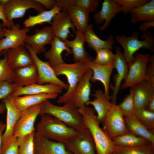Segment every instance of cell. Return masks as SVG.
Instances as JSON below:
<instances>
[{
    "label": "cell",
    "instance_id": "obj_1",
    "mask_svg": "<svg viewBox=\"0 0 154 154\" xmlns=\"http://www.w3.org/2000/svg\"><path fill=\"white\" fill-rule=\"evenodd\" d=\"M44 114L57 118L78 133L88 129L78 108L71 101L59 106L53 104L49 100H47L41 103L39 115Z\"/></svg>",
    "mask_w": 154,
    "mask_h": 154
},
{
    "label": "cell",
    "instance_id": "obj_2",
    "mask_svg": "<svg viewBox=\"0 0 154 154\" xmlns=\"http://www.w3.org/2000/svg\"><path fill=\"white\" fill-rule=\"evenodd\" d=\"M78 109L92 136L96 154H110L113 151L115 145L112 140L100 127L94 109L86 105Z\"/></svg>",
    "mask_w": 154,
    "mask_h": 154
},
{
    "label": "cell",
    "instance_id": "obj_3",
    "mask_svg": "<svg viewBox=\"0 0 154 154\" xmlns=\"http://www.w3.org/2000/svg\"><path fill=\"white\" fill-rule=\"evenodd\" d=\"M35 134L64 144L78 132L57 118L47 114L40 115Z\"/></svg>",
    "mask_w": 154,
    "mask_h": 154
},
{
    "label": "cell",
    "instance_id": "obj_4",
    "mask_svg": "<svg viewBox=\"0 0 154 154\" xmlns=\"http://www.w3.org/2000/svg\"><path fill=\"white\" fill-rule=\"evenodd\" d=\"M53 68L57 76L66 77L68 86L66 92L59 97L57 103L64 104L71 101L78 84L89 68L86 62H76L71 64L64 62Z\"/></svg>",
    "mask_w": 154,
    "mask_h": 154
},
{
    "label": "cell",
    "instance_id": "obj_5",
    "mask_svg": "<svg viewBox=\"0 0 154 154\" xmlns=\"http://www.w3.org/2000/svg\"><path fill=\"white\" fill-rule=\"evenodd\" d=\"M139 33L137 31H133L130 36H126L124 34L116 35L115 40L120 45L123 49V53L127 64L132 61L135 53L142 48L150 51H154V37L151 33L148 31L141 36L144 40L138 39Z\"/></svg>",
    "mask_w": 154,
    "mask_h": 154
},
{
    "label": "cell",
    "instance_id": "obj_6",
    "mask_svg": "<svg viewBox=\"0 0 154 154\" xmlns=\"http://www.w3.org/2000/svg\"><path fill=\"white\" fill-rule=\"evenodd\" d=\"M151 55L149 54H135L132 62L127 64L128 71L127 77L121 88L123 89L131 87L144 80H147L146 69Z\"/></svg>",
    "mask_w": 154,
    "mask_h": 154
},
{
    "label": "cell",
    "instance_id": "obj_7",
    "mask_svg": "<svg viewBox=\"0 0 154 154\" xmlns=\"http://www.w3.org/2000/svg\"><path fill=\"white\" fill-rule=\"evenodd\" d=\"M112 105L102 122L103 129L112 139L118 136L129 132L125 125L124 116L116 103Z\"/></svg>",
    "mask_w": 154,
    "mask_h": 154
},
{
    "label": "cell",
    "instance_id": "obj_8",
    "mask_svg": "<svg viewBox=\"0 0 154 154\" xmlns=\"http://www.w3.org/2000/svg\"><path fill=\"white\" fill-rule=\"evenodd\" d=\"M25 46L31 54L37 69L38 77L37 83L41 85L46 84H54L67 90L68 87V84L58 78L48 62L40 59L29 45L25 44Z\"/></svg>",
    "mask_w": 154,
    "mask_h": 154
},
{
    "label": "cell",
    "instance_id": "obj_9",
    "mask_svg": "<svg viewBox=\"0 0 154 154\" xmlns=\"http://www.w3.org/2000/svg\"><path fill=\"white\" fill-rule=\"evenodd\" d=\"M56 5L66 12L77 31L84 33L88 25L89 13L75 5L74 0H56Z\"/></svg>",
    "mask_w": 154,
    "mask_h": 154
},
{
    "label": "cell",
    "instance_id": "obj_10",
    "mask_svg": "<svg viewBox=\"0 0 154 154\" xmlns=\"http://www.w3.org/2000/svg\"><path fill=\"white\" fill-rule=\"evenodd\" d=\"M44 8L36 0H10L4 6L6 16L12 23H14V19L23 17L29 9H33L39 13L45 10Z\"/></svg>",
    "mask_w": 154,
    "mask_h": 154
},
{
    "label": "cell",
    "instance_id": "obj_11",
    "mask_svg": "<svg viewBox=\"0 0 154 154\" xmlns=\"http://www.w3.org/2000/svg\"><path fill=\"white\" fill-rule=\"evenodd\" d=\"M40 109L41 104L30 107L22 112L15 126L13 137H22L35 131L34 124L37 117L40 114Z\"/></svg>",
    "mask_w": 154,
    "mask_h": 154
},
{
    "label": "cell",
    "instance_id": "obj_12",
    "mask_svg": "<svg viewBox=\"0 0 154 154\" xmlns=\"http://www.w3.org/2000/svg\"><path fill=\"white\" fill-rule=\"evenodd\" d=\"M64 144L72 154H97L93 139L88 129L78 133Z\"/></svg>",
    "mask_w": 154,
    "mask_h": 154
},
{
    "label": "cell",
    "instance_id": "obj_13",
    "mask_svg": "<svg viewBox=\"0 0 154 154\" xmlns=\"http://www.w3.org/2000/svg\"><path fill=\"white\" fill-rule=\"evenodd\" d=\"M2 100L5 106L7 118L5 130L2 135L1 147L7 144L13 138L15 126L22 113L14 105L13 97L11 95Z\"/></svg>",
    "mask_w": 154,
    "mask_h": 154
},
{
    "label": "cell",
    "instance_id": "obj_14",
    "mask_svg": "<svg viewBox=\"0 0 154 154\" xmlns=\"http://www.w3.org/2000/svg\"><path fill=\"white\" fill-rule=\"evenodd\" d=\"M5 37L0 40V54L4 50L24 46L25 40L30 28L21 29L20 27L9 29L3 27Z\"/></svg>",
    "mask_w": 154,
    "mask_h": 154
},
{
    "label": "cell",
    "instance_id": "obj_15",
    "mask_svg": "<svg viewBox=\"0 0 154 154\" xmlns=\"http://www.w3.org/2000/svg\"><path fill=\"white\" fill-rule=\"evenodd\" d=\"M54 37L51 26H46L41 29H36L33 35H27L25 43L29 45L37 54H39L45 52V46L50 44Z\"/></svg>",
    "mask_w": 154,
    "mask_h": 154
},
{
    "label": "cell",
    "instance_id": "obj_16",
    "mask_svg": "<svg viewBox=\"0 0 154 154\" xmlns=\"http://www.w3.org/2000/svg\"><path fill=\"white\" fill-rule=\"evenodd\" d=\"M51 27L54 37L64 42L67 40L70 35L73 36L70 29L76 33L77 31L73 25L68 14L62 11L57 13L52 19Z\"/></svg>",
    "mask_w": 154,
    "mask_h": 154
},
{
    "label": "cell",
    "instance_id": "obj_17",
    "mask_svg": "<svg viewBox=\"0 0 154 154\" xmlns=\"http://www.w3.org/2000/svg\"><path fill=\"white\" fill-rule=\"evenodd\" d=\"M114 62L105 65L97 64L91 60L86 62L89 68L93 71L91 81L93 82L98 81L102 83L104 88V93L106 98L109 100H110L109 94L110 78L114 68Z\"/></svg>",
    "mask_w": 154,
    "mask_h": 154
},
{
    "label": "cell",
    "instance_id": "obj_18",
    "mask_svg": "<svg viewBox=\"0 0 154 154\" xmlns=\"http://www.w3.org/2000/svg\"><path fill=\"white\" fill-rule=\"evenodd\" d=\"M121 6L116 0H104L102 4L101 10L96 12L93 16L97 24L104 23L99 29L103 31L106 29L112 19L121 11Z\"/></svg>",
    "mask_w": 154,
    "mask_h": 154
},
{
    "label": "cell",
    "instance_id": "obj_19",
    "mask_svg": "<svg viewBox=\"0 0 154 154\" xmlns=\"http://www.w3.org/2000/svg\"><path fill=\"white\" fill-rule=\"evenodd\" d=\"M34 154H72L65 144L35 134Z\"/></svg>",
    "mask_w": 154,
    "mask_h": 154
},
{
    "label": "cell",
    "instance_id": "obj_20",
    "mask_svg": "<svg viewBox=\"0 0 154 154\" xmlns=\"http://www.w3.org/2000/svg\"><path fill=\"white\" fill-rule=\"evenodd\" d=\"M115 49V58L114 65V68L116 70L117 74L114 86L113 88V93L110 96V100L112 102L116 103L117 94L123 80H125L127 77L128 68L127 63L120 48L116 46Z\"/></svg>",
    "mask_w": 154,
    "mask_h": 154
},
{
    "label": "cell",
    "instance_id": "obj_21",
    "mask_svg": "<svg viewBox=\"0 0 154 154\" xmlns=\"http://www.w3.org/2000/svg\"><path fill=\"white\" fill-rule=\"evenodd\" d=\"M92 70L89 68L77 84L71 101L77 108L86 105L89 100L91 92V78Z\"/></svg>",
    "mask_w": 154,
    "mask_h": 154
},
{
    "label": "cell",
    "instance_id": "obj_22",
    "mask_svg": "<svg viewBox=\"0 0 154 154\" xmlns=\"http://www.w3.org/2000/svg\"><path fill=\"white\" fill-rule=\"evenodd\" d=\"M133 91L135 110L146 109L148 101L154 96V87L146 80H143L131 87Z\"/></svg>",
    "mask_w": 154,
    "mask_h": 154
},
{
    "label": "cell",
    "instance_id": "obj_23",
    "mask_svg": "<svg viewBox=\"0 0 154 154\" xmlns=\"http://www.w3.org/2000/svg\"><path fill=\"white\" fill-rule=\"evenodd\" d=\"M5 52L8 64L14 69L34 63L31 54L24 46L9 49Z\"/></svg>",
    "mask_w": 154,
    "mask_h": 154
},
{
    "label": "cell",
    "instance_id": "obj_24",
    "mask_svg": "<svg viewBox=\"0 0 154 154\" xmlns=\"http://www.w3.org/2000/svg\"><path fill=\"white\" fill-rule=\"evenodd\" d=\"M75 38L72 40H67L64 42L71 50L73 58L75 62L93 61L94 58L86 50L84 46L86 42L83 33L77 31Z\"/></svg>",
    "mask_w": 154,
    "mask_h": 154
},
{
    "label": "cell",
    "instance_id": "obj_25",
    "mask_svg": "<svg viewBox=\"0 0 154 154\" xmlns=\"http://www.w3.org/2000/svg\"><path fill=\"white\" fill-rule=\"evenodd\" d=\"M56 93H42L13 97V102L17 108L21 112L48 100L56 98Z\"/></svg>",
    "mask_w": 154,
    "mask_h": 154
},
{
    "label": "cell",
    "instance_id": "obj_26",
    "mask_svg": "<svg viewBox=\"0 0 154 154\" xmlns=\"http://www.w3.org/2000/svg\"><path fill=\"white\" fill-rule=\"evenodd\" d=\"M50 44L51 48L45 52L44 56L52 67L64 62L62 55L64 51H66L67 56L72 54L71 49L65 42L56 37H54Z\"/></svg>",
    "mask_w": 154,
    "mask_h": 154
},
{
    "label": "cell",
    "instance_id": "obj_27",
    "mask_svg": "<svg viewBox=\"0 0 154 154\" xmlns=\"http://www.w3.org/2000/svg\"><path fill=\"white\" fill-rule=\"evenodd\" d=\"M63 88L58 86L50 84L41 85L35 83L21 87L11 95L13 97L42 93L60 94Z\"/></svg>",
    "mask_w": 154,
    "mask_h": 154
},
{
    "label": "cell",
    "instance_id": "obj_28",
    "mask_svg": "<svg viewBox=\"0 0 154 154\" xmlns=\"http://www.w3.org/2000/svg\"><path fill=\"white\" fill-rule=\"evenodd\" d=\"M14 70L15 78L13 83L22 87L37 83L38 74L34 63L15 69Z\"/></svg>",
    "mask_w": 154,
    "mask_h": 154
},
{
    "label": "cell",
    "instance_id": "obj_29",
    "mask_svg": "<svg viewBox=\"0 0 154 154\" xmlns=\"http://www.w3.org/2000/svg\"><path fill=\"white\" fill-rule=\"evenodd\" d=\"M93 25L89 24L84 33L86 42L88 47L96 52L102 48H108L112 50L114 44V38L110 35L105 40L100 38L94 32Z\"/></svg>",
    "mask_w": 154,
    "mask_h": 154
},
{
    "label": "cell",
    "instance_id": "obj_30",
    "mask_svg": "<svg viewBox=\"0 0 154 154\" xmlns=\"http://www.w3.org/2000/svg\"><path fill=\"white\" fill-rule=\"evenodd\" d=\"M94 96L95 98L94 100H89L86 105H91L93 106L97 113V119L101 123L111 107L112 103L106 98L104 92L100 89L95 91Z\"/></svg>",
    "mask_w": 154,
    "mask_h": 154
},
{
    "label": "cell",
    "instance_id": "obj_31",
    "mask_svg": "<svg viewBox=\"0 0 154 154\" xmlns=\"http://www.w3.org/2000/svg\"><path fill=\"white\" fill-rule=\"evenodd\" d=\"M125 121L128 131L138 137L143 138L154 145V134L140 122L135 115L125 117Z\"/></svg>",
    "mask_w": 154,
    "mask_h": 154
},
{
    "label": "cell",
    "instance_id": "obj_32",
    "mask_svg": "<svg viewBox=\"0 0 154 154\" xmlns=\"http://www.w3.org/2000/svg\"><path fill=\"white\" fill-rule=\"evenodd\" d=\"M129 13L132 24L154 21V0H150L146 4L134 9Z\"/></svg>",
    "mask_w": 154,
    "mask_h": 154
},
{
    "label": "cell",
    "instance_id": "obj_33",
    "mask_svg": "<svg viewBox=\"0 0 154 154\" xmlns=\"http://www.w3.org/2000/svg\"><path fill=\"white\" fill-rule=\"evenodd\" d=\"M61 11L60 7L56 5L51 10H45L35 16L29 15L24 21V27L30 28L36 25H41L45 23L51 24L54 16Z\"/></svg>",
    "mask_w": 154,
    "mask_h": 154
},
{
    "label": "cell",
    "instance_id": "obj_34",
    "mask_svg": "<svg viewBox=\"0 0 154 154\" xmlns=\"http://www.w3.org/2000/svg\"><path fill=\"white\" fill-rule=\"evenodd\" d=\"M112 140L115 145L124 147L138 146L151 143L147 140L129 132L116 137Z\"/></svg>",
    "mask_w": 154,
    "mask_h": 154
},
{
    "label": "cell",
    "instance_id": "obj_35",
    "mask_svg": "<svg viewBox=\"0 0 154 154\" xmlns=\"http://www.w3.org/2000/svg\"><path fill=\"white\" fill-rule=\"evenodd\" d=\"M113 151L118 154H151L154 153V145L150 143L133 147H124L115 145Z\"/></svg>",
    "mask_w": 154,
    "mask_h": 154
},
{
    "label": "cell",
    "instance_id": "obj_36",
    "mask_svg": "<svg viewBox=\"0 0 154 154\" xmlns=\"http://www.w3.org/2000/svg\"><path fill=\"white\" fill-rule=\"evenodd\" d=\"M35 131L18 137V154H34V139Z\"/></svg>",
    "mask_w": 154,
    "mask_h": 154
},
{
    "label": "cell",
    "instance_id": "obj_37",
    "mask_svg": "<svg viewBox=\"0 0 154 154\" xmlns=\"http://www.w3.org/2000/svg\"><path fill=\"white\" fill-rule=\"evenodd\" d=\"M134 115L148 129L154 132V112L145 109H139L135 110Z\"/></svg>",
    "mask_w": 154,
    "mask_h": 154
},
{
    "label": "cell",
    "instance_id": "obj_38",
    "mask_svg": "<svg viewBox=\"0 0 154 154\" xmlns=\"http://www.w3.org/2000/svg\"><path fill=\"white\" fill-rule=\"evenodd\" d=\"M15 78L14 69L8 64L6 53L5 52L3 58H0V82L7 81L13 83Z\"/></svg>",
    "mask_w": 154,
    "mask_h": 154
},
{
    "label": "cell",
    "instance_id": "obj_39",
    "mask_svg": "<svg viewBox=\"0 0 154 154\" xmlns=\"http://www.w3.org/2000/svg\"><path fill=\"white\" fill-rule=\"evenodd\" d=\"M96 52V56L93 60L96 64L101 65H105L111 64L114 61L115 54L109 48L101 49Z\"/></svg>",
    "mask_w": 154,
    "mask_h": 154
},
{
    "label": "cell",
    "instance_id": "obj_40",
    "mask_svg": "<svg viewBox=\"0 0 154 154\" xmlns=\"http://www.w3.org/2000/svg\"><path fill=\"white\" fill-rule=\"evenodd\" d=\"M118 105L125 117H129L135 115V109L134 105L133 93L131 89L129 94Z\"/></svg>",
    "mask_w": 154,
    "mask_h": 154
},
{
    "label": "cell",
    "instance_id": "obj_41",
    "mask_svg": "<svg viewBox=\"0 0 154 154\" xmlns=\"http://www.w3.org/2000/svg\"><path fill=\"white\" fill-rule=\"evenodd\" d=\"M150 0H116L121 6V11L124 14L130 13L135 8L144 5Z\"/></svg>",
    "mask_w": 154,
    "mask_h": 154
},
{
    "label": "cell",
    "instance_id": "obj_42",
    "mask_svg": "<svg viewBox=\"0 0 154 154\" xmlns=\"http://www.w3.org/2000/svg\"><path fill=\"white\" fill-rule=\"evenodd\" d=\"M21 87L12 82L7 81L0 82V101Z\"/></svg>",
    "mask_w": 154,
    "mask_h": 154
},
{
    "label": "cell",
    "instance_id": "obj_43",
    "mask_svg": "<svg viewBox=\"0 0 154 154\" xmlns=\"http://www.w3.org/2000/svg\"><path fill=\"white\" fill-rule=\"evenodd\" d=\"M99 2L98 0H74L75 5L84 9L89 13L96 11Z\"/></svg>",
    "mask_w": 154,
    "mask_h": 154
},
{
    "label": "cell",
    "instance_id": "obj_44",
    "mask_svg": "<svg viewBox=\"0 0 154 154\" xmlns=\"http://www.w3.org/2000/svg\"><path fill=\"white\" fill-rule=\"evenodd\" d=\"M19 140L13 137L9 143L2 147L1 154H18Z\"/></svg>",
    "mask_w": 154,
    "mask_h": 154
},
{
    "label": "cell",
    "instance_id": "obj_45",
    "mask_svg": "<svg viewBox=\"0 0 154 154\" xmlns=\"http://www.w3.org/2000/svg\"><path fill=\"white\" fill-rule=\"evenodd\" d=\"M149 64L147 65L146 68V74L148 81L154 87V56L152 55Z\"/></svg>",
    "mask_w": 154,
    "mask_h": 154
},
{
    "label": "cell",
    "instance_id": "obj_46",
    "mask_svg": "<svg viewBox=\"0 0 154 154\" xmlns=\"http://www.w3.org/2000/svg\"><path fill=\"white\" fill-rule=\"evenodd\" d=\"M0 20L3 22V27L11 29L20 27L19 25H15L9 22L7 19L5 13L4 6L0 4Z\"/></svg>",
    "mask_w": 154,
    "mask_h": 154
},
{
    "label": "cell",
    "instance_id": "obj_47",
    "mask_svg": "<svg viewBox=\"0 0 154 154\" xmlns=\"http://www.w3.org/2000/svg\"><path fill=\"white\" fill-rule=\"evenodd\" d=\"M48 10L53 9L56 5V0H36Z\"/></svg>",
    "mask_w": 154,
    "mask_h": 154
},
{
    "label": "cell",
    "instance_id": "obj_48",
    "mask_svg": "<svg viewBox=\"0 0 154 154\" xmlns=\"http://www.w3.org/2000/svg\"><path fill=\"white\" fill-rule=\"evenodd\" d=\"M154 27V21L143 22L140 25L139 29L141 31L145 32L150 27Z\"/></svg>",
    "mask_w": 154,
    "mask_h": 154
},
{
    "label": "cell",
    "instance_id": "obj_49",
    "mask_svg": "<svg viewBox=\"0 0 154 154\" xmlns=\"http://www.w3.org/2000/svg\"><path fill=\"white\" fill-rule=\"evenodd\" d=\"M145 109L149 111L154 112V96L148 101Z\"/></svg>",
    "mask_w": 154,
    "mask_h": 154
},
{
    "label": "cell",
    "instance_id": "obj_50",
    "mask_svg": "<svg viewBox=\"0 0 154 154\" xmlns=\"http://www.w3.org/2000/svg\"><path fill=\"white\" fill-rule=\"evenodd\" d=\"M6 124L0 122V154L2 144V135L3 131L5 129Z\"/></svg>",
    "mask_w": 154,
    "mask_h": 154
},
{
    "label": "cell",
    "instance_id": "obj_51",
    "mask_svg": "<svg viewBox=\"0 0 154 154\" xmlns=\"http://www.w3.org/2000/svg\"><path fill=\"white\" fill-rule=\"evenodd\" d=\"M5 37V33L2 24L0 22V38L1 39Z\"/></svg>",
    "mask_w": 154,
    "mask_h": 154
},
{
    "label": "cell",
    "instance_id": "obj_52",
    "mask_svg": "<svg viewBox=\"0 0 154 154\" xmlns=\"http://www.w3.org/2000/svg\"><path fill=\"white\" fill-rule=\"evenodd\" d=\"M6 107L4 103L2 102L0 104V114L4 113L6 110Z\"/></svg>",
    "mask_w": 154,
    "mask_h": 154
},
{
    "label": "cell",
    "instance_id": "obj_53",
    "mask_svg": "<svg viewBox=\"0 0 154 154\" xmlns=\"http://www.w3.org/2000/svg\"><path fill=\"white\" fill-rule=\"evenodd\" d=\"M9 1L10 0H0V4L4 6L8 3Z\"/></svg>",
    "mask_w": 154,
    "mask_h": 154
},
{
    "label": "cell",
    "instance_id": "obj_54",
    "mask_svg": "<svg viewBox=\"0 0 154 154\" xmlns=\"http://www.w3.org/2000/svg\"><path fill=\"white\" fill-rule=\"evenodd\" d=\"M110 154H118L117 153L114 151H113Z\"/></svg>",
    "mask_w": 154,
    "mask_h": 154
},
{
    "label": "cell",
    "instance_id": "obj_55",
    "mask_svg": "<svg viewBox=\"0 0 154 154\" xmlns=\"http://www.w3.org/2000/svg\"><path fill=\"white\" fill-rule=\"evenodd\" d=\"M151 154H154V153H152Z\"/></svg>",
    "mask_w": 154,
    "mask_h": 154
},
{
    "label": "cell",
    "instance_id": "obj_56",
    "mask_svg": "<svg viewBox=\"0 0 154 154\" xmlns=\"http://www.w3.org/2000/svg\"><path fill=\"white\" fill-rule=\"evenodd\" d=\"M1 54H0V55Z\"/></svg>",
    "mask_w": 154,
    "mask_h": 154
}]
</instances>
